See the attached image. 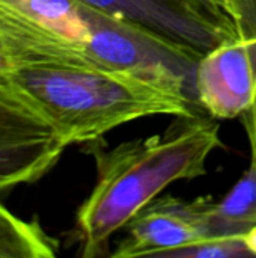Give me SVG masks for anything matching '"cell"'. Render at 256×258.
I'll list each match as a JSON object with an SVG mask.
<instances>
[{
    "label": "cell",
    "mask_w": 256,
    "mask_h": 258,
    "mask_svg": "<svg viewBox=\"0 0 256 258\" xmlns=\"http://www.w3.org/2000/svg\"><path fill=\"white\" fill-rule=\"evenodd\" d=\"M86 144L97 166V181L75 218L80 255H101L110 237L161 190L180 180L207 175L210 156L222 147L220 125L213 116H177L161 135L116 147Z\"/></svg>",
    "instance_id": "1"
},
{
    "label": "cell",
    "mask_w": 256,
    "mask_h": 258,
    "mask_svg": "<svg viewBox=\"0 0 256 258\" xmlns=\"http://www.w3.org/2000/svg\"><path fill=\"white\" fill-rule=\"evenodd\" d=\"M8 77L44 109L65 144H89L148 116H196V103L134 76L95 65L24 68Z\"/></svg>",
    "instance_id": "2"
},
{
    "label": "cell",
    "mask_w": 256,
    "mask_h": 258,
    "mask_svg": "<svg viewBox=\"0 0 256 258\" xmlns=\"http://www.w3.org/2000/svg\"><path fill=\"white\" fill-rule=\"evenodd\" d=\"M88 20L91 38L86 50L94 63L134 76L201 106L196 70L202 51L89 6Z\"/></svg>",
    "instance_id": "3"
},
{
    "label": "cell",
    "mask_w": 256,
    "mask_h": 258,
    "mask_svg": "<svg viewBox=\"0 0 256 258\" xmlns=\"http://www.w3.org/2000/svg\"><path fill=\"white\" fill-rule=\"evenodd\" d=\"M66 147L39 103L0 76V192L38 181L56 166Z\"/></svg>",
    "instance_id": "4"
},
{
    "label": "cell",
    "mask_w": 256,
    "mask_h": 258,
    "mask_svg": "<svg viewBox=\"0 0 256 258\" xmlns=\"http://www.w3.org/2000/svg\"><path fill=\"white\" fill-rule=\"evenodd\" d=\"M210 198L184 201L157 197L127 225V236L110 252L113 258L163 257L211 236L207 207Z\"/></svg>",
    "instance_id": "5"
},
{
    "label": "cell",
    "mask_w": 256,
    "mask_h": 258,
    "mask_svg": "<svg viewBox=\"0 0 256 258\" xmlns=\"http://www.w3.org/2000/svg\"><path fill=\"white\" fill-rule=\"evenodd\" d=\"M113 17L127 18L169 39L207 53L237 35L232 21L213 15L196 0H77Z\"/></svg>",
    "instance_id": "6"
},
{
    "label": "cell",
    "mask_w": 256,
    "mask_h": 258,
    "mask_svg": "<svg viewBox=\"0 0 256 258\" xmlns=\"http://www.w3.org/2000/svg\"><path fill=\"white\" fill-rule=\"evenodd\" d=\"M253 88L252 54L244 36L237 33L202 54L196 70V95L210 116H241L252 104Z\"/></svg>",
    "instance_id": "7"
},
{
    "label": "cell",
    "mask_w": 256,
    "mask_h": 258,
    "mask_svg": "<svg viewBox=\"0 0 256 258\" xmlns=\"http://www.w3.org/2000/svg\"><path fill=\"white\" fill-rule=\"evenodd\" d=\"M207 218L211 234H244L255 227L256 168L252 163L222 201L210 200Z\"/></svg>",
    "instance_id": "8"
},
{
    "label": "cell",
    "mask_w": 256,
    "mask_h": 258,
    "mask_svg": "<svg viewBox=\"0 0 256 258\" xmlns=\"http://www.w3.org/2000/svg\"><path fill=\"white\" fill-rule=\"evenodd\" d=\"M57 248L36 221L18 218L0 201V258H53Z\"/></svg>",
    "instance_id": "9"
},
{
    "label": "cell",
    "mask_w": 256,
    "mask_h": 258,
    "mask_svg": "<svg viewBox=\"0 0 256 258\" xmlns=\"http://www.w3.org/2000/svg\"><path fill=\"white\" fill-rule=\"evenodd\" d=\"M223 9L234 23L238 35L244 36L250 47L255 88L250 107L240 116L250 145L252 165L256 168V0H223Z\"/></svg>",
    "instance_id": "10"
},
{
    "label": "cell",
    "mask_w": 256,
    "mask_h": 258,
    "mask_svg": "<svg viewBox=\"0 0 256 258\" xmlns=\"http://www.w3.org/2000/svg\"><path fill=\"white\" fill-rule=\"evenodd\" d=\"M253 257L243 234H211L189 246L172 251L166 258H243Z\"/></svg>",
    "instance_id": "11"
},
{
    "label": "cell",
    "mask_w": 256,
    "mask_h": 258,
    "mask_svg": "<svg viewBox=\"0 0 256 258\" xmlns=\"http://www.w3.org/2000/svg\"><path fill=\"white\" fill-rule=\"evenodd\" d=\"M196 2H199L204 8H207L217 18L225 20V21H231V18L226 15V12L223 9V0H196Z\"/></svg>",
    "instance_id": "12"
},
{
    "label": "cell",
    "mask_w": 256,
    "mask_h": 258,
    "mask_svg": "<svg viewBox=\"0 0 256 258\" xmlns=\"http://www.w3.org/2000/svg\"><path fill=\"white\" fill-rule=\"evenodd\" d=\"M243 237H244V242H246L249 251L252 252V255L256 257V225L253 228H250L249 231H246L243 234Z\"/></svg>",
    "instance_id": "13"
},
{
    "label": "cell",
    "mask_w": 256,
    "mask_h": 258,
    "mask_svg": "<svg viewBox=\"0 0 256 258\" xmlns=\"http://www.w3.org/2000/svg\"><path fill=\"white\" fill-rule=\"evenodd\" d=\"M0 76H8V65H6V60L3 57L2 48H0Z\"/></svg>",
    "instance_id": "14"
}]
</instances>
